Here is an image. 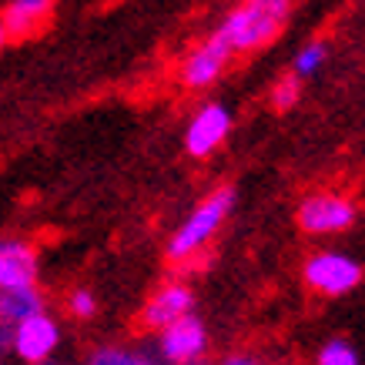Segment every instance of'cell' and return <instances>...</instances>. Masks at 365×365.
Returning a JSON list of instances; mask_svg holds the SVG:
<instances>
[{
    "label": "cell",
    "mask_w": 365,
    "mask_h": 365,
    "mask_svg": "<svg viewBox=\"0 0 365 365\" xmlns=\"http://www.w3.org/2000/svg\"><path fill=\"white\" fill-rule=\"evenodd\" d=\"M235 195L232 185H218L215 191H208L205 198L188 211V218L178 225L171 238L165 245V258L178 272H191V268H201L198 262L208 255L215 235L222 232V225L228 222V215L235 211Z\"/></svg>",
    "instance_id": "cell-1"
},
{
    "label": "cell",
    "mask_w": 365,
    "mask_h": 365,
    "mask_svg": "<svg viewBox=\"0 0 365 365\" xmlns=\"http://www.w3.org/2000/svg\"><path fill=\"white\" fill-rule=\"evenodd\" d=\"M295 0H238L225 21L215 27L218 37L232 47V54H258L275 44L292 21Z\"/></svg>",
    "instance_id": "cell-2"
},
{
    "label": "cell",
    "mask_w": 365,
    "mask_h": 365,
    "mask_svg": "<svg viewBox=\"0 0 365 365\" xmlns=\"http://www.w3.org/2000/svg\"><path fill=\"white\" fill-rule=\"evenodd\" d=\"M365 265L349 252H339V248H322V252H312L302 265V282L315 292V295H325V299H342L352 288L362 285Z\"/></svg>",
    "instance_id": "cell-3"
},
{
    "label": "cell",
    "mask_w": 365,
    "mask_h": 365,
    "mask_svg": "<svg viewBox=\"0 0 365 365\" xmlns=\"http://www.w3.org/2000/svg\"><path fill=\"white\" fill-rule=\"evenodd\" d=\"M295 222L305 235H342L359 222V208L352 198H345L339 191H312L299 201Z\"/></svg>",
    "instance_id": "cell-4"
},
{
    "label": "cell",
    "mask_w": 365,
    "mask_h": 365,
    "mask_svg": "<svg viewBox=\"0 0 365 365\" xmlns=\"http://www.w3.org/2000/svg\"><path fill=\"white\" fill-rule=\"evenodd\" d=\"M64 342V329L51 312H37L31 319H24L14 325L11 335V355L17 359V365H47L54 362Z\"/></svg>",
    "instance_id": "cell-5"
},
{
    "label": "cell",
    "mask_w": 365,
    "mask_h": 365,
    "mask_svg": "<svg viewBox=\"0 0 365 365\" xmlns=\"http://www.w3.org/2000/svg\"><path fill=\"white\" fill-rule=\"evenodd\" d=\"M232 61H235L232 47L218 37V31H211L208 37H201L198 44L181 57L178 84L185 91H208L225 78V71L232 67Z\"/></svg>",
    "instance_id": "cell-6"
},
{
    "label": "cell",
    "mask_w": 365,
    "mask_h": 365,
    "mask_svg": "<svg viewBox=\"0 0 365 365\" xmlns=\"http://www.w3.org/2000/svg\"><path fill=\"white\" fill-rule=\"evenodd\" d=\"M208 349H211V335H208V325L191 312L185 319L171 322L168 329L155 335V345L151 352L158 355L161 365H188V362H198V359H208Z\"/></svg>",
    "instance_id": "cell-7"
},
{
    "label": "cell",
    "mask_w": 365,
    "mask_h": 365,
    "mask_svg": "<svg viewBox=\"0 0 365 365\" xmlns=\"http://www.w3.org/2000/svg\"><path fill=\"white\" fill-rule=\"evenodd\" d=\"M235 128V114L228 104L222 101H205L198 111L188 118L185 124V134H181V144H185V155L195 158V161H205L211 158Z\"/></svg>",
    "instance_id": "cell-8"
},
{
    "label": "cell",
    "mask_w": 365,
    "mask_h": 365,
    "mask_svg": "<svg viewBox=\"0 0 365 365\" xmlns=\"http://www.w3.org/2000/svg\"><path fill=\"white\" fill-rule=\"evenodd\" d=\"M195 305H198V299H195V288H191L188 278H181V275L165 278V282L144 299L141 312H138V322H141L144 332L158 335L161 329H168L171 322L191 315Z\"/></svg>",
    "instance_id": "cell-9"
},
{
    "label": "cell",
    "mask_w": 365,
    "mask_h": 365,
    "mask_svg": "<svg viewBox=\"0 0 365 365\" xmlns=\"http://www.w3.org/2000/svg\"><path fill=\"white\" fill-rule=\"evenodd\" d=\"M41 282V252L21 235H0V292L37 288Z\"/></svg>",
    "instance_id": "cell-10"
},
{
    "label": "cell",
    "mask_w": 365,
    "mask_h": 365,
    "mask_svg": "<svg viewBox=\"0 0 365 365\" xmlns=\"http://www.w3.org/2000/svg\"><path fill=\"white\" fill-rule=\"evenodd\" d=\"M54 14V0H7L0 11V24L11 41H24L41 34Z\"/></svg>",
    "instance_id": "cell-11"
},
{
    "label": "cell",
    "mask_w": 365,
    "mask_h": 365,
    "mask_svg": "<svg viewBox=\"0 0 365 365\" xmlns=\"http://www.w3.org/2000/svg\"><path fill=\"white\" fill-rule=\"evenodd\" d=\"M84 365H161V362H158V355L151 349H141V345L104 342L91 349Z\"/></svg>",
    "instance_id": "cell-12"
},
{
    "label": "cell",
    "mask_w": 365,
    "mask_h": 365,
    "mask_svg": "<svg viewBox=\"0 0 365 365\" xmlns=\"http://www.w3.org/2000/svg\"><path fill=\"white\" fill-rule=\"evenodd\" d=\"M0 309L14 319V325L24 319H31L37 312L47 309L44 292L41 288H14V292H0Z\"/></svg>",
    "instance_id": "cell-13"
},
{
    "label": "cell",
    "mask_w": 365,
    "mask_h": 365,
    "mask_svg": "<svg viewBox=\"0 0 365 365\" xmlns=\"http://www.w3.org/2000/svg\"><path fill=\"white\" fill-rule=\"evenodd\" d=\"M64 312L71 315L74 322H91V319H98V312H101V299H98V292L88 285H74L71 292L64 295Z\"/></svg>",
    "instance_id": "cell-14"
},
{
    "label": "cell",
    "mask_w": 365,
    "mask_h": 365,
    "mask_svg": "<svg viewBox=\"0 0 365 365\" xmlns=\"http://www.w3.org/2000/svg\"><path fill=\"white\" fill-rule=\"evenodd\" d=\"M325 61H329V44L325 41H309L292 61V74L295 78H312V74H319V67Z\"/></svg>",
    "instance_id": "cell-15"
},
{
    "label": "cell",
    "mask_w": 365,
    "mask_h": 365,
    "mask_svg": "<svg viewBox=\"0 0 365 365\" xmlns=\"http://www.w3.org/2000/svg\"><path fill=\"white\" fill-rule=\"evenodd\" d=\"M315 365H362V359L349 339H329L315 352Z\"/></svg>",
    "instance_id": "cell-16"
},
{
    "label": "cell",
    "mask_w": 365,
    "mask_h": 365,
    "mask_svg": "<svg viewBox=\"0 0 365 365\" xmlns=\"http://www.w3.org/2000/svg\"><path fill=\"white\" fill-rule=\"evenodd\" d=\"M272 108L275 111H292L295 104L302 101V78H295V74H285V78H278L275 84H272Z\"/></svg>",
    "instance_id": "cell-17"
},
{
    "label": "cell",
    "mask_w": 365,
    "mask_h": 365,
    "mask_svg": "<svg viewBox=\"0 0 365 365\" xmlns=\"http://www.w3.org/2000/svg\"><path fill=\"white\" fill-rule=\"evenodd\" d=\"M215 365H268V362L255 352H225Z\"/></svg>",
    "instance_id": "cell-18"
},
{
    "label": "cell",
    "mask_w": 365,
    "mask_h": 365,
    "mask_svg": "<svg viewBox=\"0 0 365 365\" xmlns=\"http://www.w3.org/2000/svg\"><path fill=\"white\" fill-rule=\"evenodd\" d=\"M11 335H14V319L0 309V359L11 355Z\"/></svg>",
    "instance_id": "cell-19"
},
{
    "label": "cell",
    "mask_w": 365,
    "mask_h": 365,
    "mask_svg": "<svg viewBox=\"0 0 365 365\" xmlns=\"http://www.w3.org/2000/svg\"><path fill=\"white\" fill-rule=\"evenodd\" d=\"M7 44H11V37H7V31H4V24H0V51H4Z\"/></svg>",
    "instance_id": "cell-20"
},
{
    "label": "cell",
    "mask_w": 365,
    "mask_h": 365,
    "mask_svg": "<svg viewBox=\"0 0 365 365\" xmlns=\"http://www.w3.org/2000/svg\"><path fill=\"white\" fill-rule=\"evenodd\" d=\"M188 365H215V362H208V359H198V362H188Z\"/></svg>",
    "instance_id": "cell-21"
},
{
    "label": "cell",
    "mask_w": 365,
    "mask_h": 365,
    "mask_svg": "<svg viewBox=\"0 0 365 365\" xmlns=\"http://www.w3.org/2000/svg\"><path fill=\"white\" fill-rule=\"evenodd\" d=\"M47 365H78V362H57V359H54V362H47Z\"/></svg>",
    "instance_id": "cell-22"
},
{
    "label": "cell",
    "mask_w": 365,
    "mask_h": 365,
    "mask_svg": "<svg viewBox=\"0 0 365 365\" xmlns=\"http://www.w3.org/2000/svg\"><path fill=\"white\" fill-rule=\"evenodd\" d=\"M0 365H11V362H4V359H0Z\"/></svg>",
    "instance_id": "cell-23"
}]
</instances>
